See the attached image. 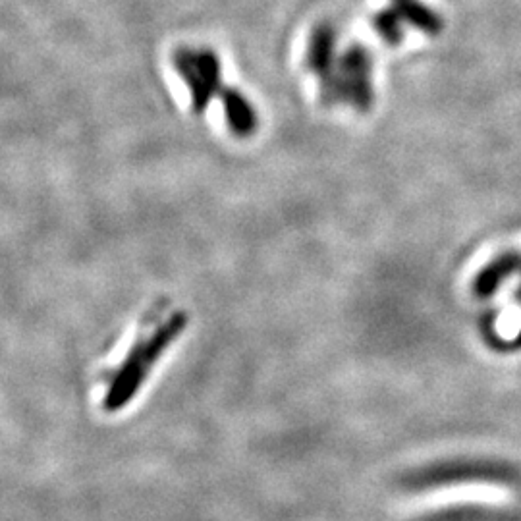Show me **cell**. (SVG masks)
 I'll return each mask as SVG.
<instances>
[{"label": "cell", "instance_id": "obj_1", "mask_svg": "<svg viewBox=\"0 0 521 521\" xmlns=\"http://www.w3.org/2000/svg\"><path fill=\"white\" fill-rule=\"evenodd\" d=\"M186 327H188V315L180 311L170 315L165 323L159 325L147 338L139 340L126 359L120 363V367L116 369L110 381L109 390L103 400V408L107 412L124 410L138 396L139 388L149 377L151 369L157 365L161 357L165 356L172 342L182 336Z\"/></svg>", "mask_w": 521, "mask_h": 521}, {"label": "cell", "instance_id": "obj_4", "mask_svg": "<svg viewBox=\"0 0 521 521\" xmlns=\"http://www.w3.org/2000/svg\"><path fill=\"white\" fill-rule=\"evenodd\" d=\"M338 82L342 89V103L359 112H367L375 103L373 89V60L365 47L352 45L338 56Z\"/></svg>", "mask_w": 521, "mask_h": 521}, {"label": "cell", "instance_id": "obj_2", "mask_svg": "<svg viewBox=\"0 0 521 521\" xmlns=\"http://www.w3.org/2000/svg\"><path fill=\"white\" fill-rule=\"evenodd\" d=\"M518 471L514 467L491 460H446L417 467L400 477V487L410 493L448 489L467 483L516 485Z\"/></svg>", "mask_w": 521, "mask_h": 521}, {"label": "cell", "instance_id": "obj_7", "mask_svg": "<svg viewBox=\"0 0 521 521\" xmlns=\"http://www.w3.org/2000/svg\"><path fill=\"white\" fill-rule=\"evenodd\" d=\"M521 273V253L506 251L494 257L489 265H485L473 280V294L481 300L491 298L494 292L510 278Z\"/></svg>", "mask_w": 521, "mask_h": 521}, {"label": "cell", "instance_id": "obj_3", "mask_svg": "<svg viewBox=\"0 0 521 521\" xmlns=\"http://www.w3.org/2000/svg\"><path fill=\"white\" fill-rule=\"evenodd\" d=\"M172 64L190 91L195 114H203L222 89L219 56L211 49L180 47L172 55Z\"/></svg>", "mask_w": 521, "mask_h": 521}, {"label": "cell", "instance_id": "obj_9", "mask_svg": "<svg viewBox=\"0 0 521 521\" xmlns=\"http://www.w3.org/2000/svg\"><path fill=\"white\" fill-rule=\"evenodd\" d=\"M415 521H514V516L510 512L485 506H452Z\"/></svg>", "mask_w": 521, "mask_h": 521}, {"label": "cell", "instance_id": "obj_10", "mask_svg": "<svg viewBox=\"0 0 521 521\" xmlns=\"http://www.w3.org/2000/svg\"><path fill=\"white\" fill-rule=\"evenodd\" d=\"M371 24L388 45H400L402 43L404 22L396 16V12L392 8H386L383 12L375 14Z\"/></svg>", "mask_w": 521, "mask_h": 521}, {"label": "cell", "instance_id": "obj_12", "mask_svg": "<svg viewBox=\"0 0 521 521\" xmlns=\"http://www.w3.org/2000/svg\"><path fill=\"white\" fill-rule=\"evenodd\" d=\"M518 300H520V303H521V284H520V288H518Z\"/></svg>", "mask_w": 521, "mask_h": 521}, {"label": "cell", "instance_id": "obj_11", "mask_svg": "<svg viewBox=\"0 0 521 521\" xmlns=\"http://www.w3.org/2000/svg\"><path fill=\"white\" fill-rule=\"evenodd\" d=\"M506 350H521V329L520 332H518V336L506 346Z\"/></svg>", "mask_w": 521, "mask_h": 521}, {"label": "cell", "instance_id": "obj_8", "mask_svg": "<svg viewBox=\"0 0 521 521\" xmlns=\"http://www.w3.org/2000/svg\"><path fill=\"white\" fill-rule=\"evenodd\" d=\"M390 8L396 12V16L404 24H410L413 28L419 29L431 37L439 35L444 28V22L439 14L435 10H431L429 6L421 4L419 0H392Z\"/></svg>", "mask_w": 521, "mask_h": 521}, {"label": "cell", "instance_id": "obj_5", "mask_svg": "<svg viewBox=\"0 0 521 521\" xmlns=\"http://www.w3.org/2000/svg\"><path fill=\"white\" fill-rule=\"evenodd\" d=\"M307 66L317 76L321 87V99L325 105H340L342 89L338 82V56H336V31L330 24H319L313 29L307 47Z\"/></svg>", "mask_w": 521, "mask_h": 521}, {"label": "cell", "instance_id": "obj_6", "mask_svg": "<svg viewBox=\"0 0 521 521\" xmlns=\"http://www.w3.org/2000/svg\"><path fill=\"white\" fill-rule=\"evenodd\" d=\"M219 97L230 132L236 138H251L259 128V116L246 95L234 87H222Z\"/></svg>", "mask_w": 521, "mask_h": 521}]
</instances>
